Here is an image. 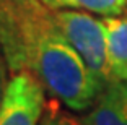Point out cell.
<instances>
[{"label": "cell", "mask_w": 127, "mask_h": 125, "mask_svg": "<svg viewBox=\"0 0 127 125\" xmlns=\"http://www.w3.org/2000/svg\"><path fill=\"white\" fill-rule=\"evenodd\" d=\"M5 60L3 57L0 55V106H2V101H3V96H5V89H7V67H5Z\"/></svg>", "instance_id": "obj_8"}, {"label": "cell", "mask_w": 127, "mask_h": 125, "mask_svg": "<svg viewBox=\"0 0 127 125\" xmlns=\"http://www.w3.org/2000/svg\"><path fill=\"white\" fill-rule=\"evenodd\" d=\"M39 125H82V124L75 122L73 119H70L68 115L62 114V112L52 110V112H46L42 115Z\"/></svg>", "instance_id": "obj_7"}, {"label": "cell", "mask_w": 127, "mask_h": 125, "mask_svg": "<svg viewBox=\"0 0 127 125\" xmlns=\"http://www.w3.org/2000/svg\"><path fill=\"white\" fill-rule=\"evenodd\" d=\"M56 21L101 88L104 89L111 85L114 80L109 70L104 21L91 16L86 11H78L77 8L56 10Z\"/></svg>", "instance_id": "obj_2"}, {"label": "cell", "mask_w": 127, "mask_h": 125, "mask_svg": "<svg viewBox=\"0 0 127 125\" xmlns=\"http://www.w3.org/2000/svg\"><path fill=\"white\" fill-rule=\"evenodd\" d=\"M127 0H57V8H82L103 16L122 15Z\"/></svg>", "instance_id": "obj_6"}, {"label": "cell", "mask_w": 127, "mask_h": 125, "mask_svg": "<svg viewBox=\"0 0 127 125\" xmlns=\"http://www.w3.org/2000/svg\"><path fill=\"white\" fill-rule=\"evenodd\" d=\"M41 2H44V3L49 5L51 8H56L57 7V0H41Z\"/></svg>", "instance_id": "obj_9"}, {"label": "cell", "mask_w": 127, "mask_h": 125, "mask_svg": "<svg viewBox=\"0 0 127 125\" xmlns=\"http://www.w3.org/2000/svg\"><path fill=\"white\" fill-rule=\"evenodd\" d=\"M88 110L82 125H127V81L108 85Z\"/></svg>", "instance_id": "obj_4"}, {"label": "cell", "mask_w": 127, "mask_h": 125, "mask_svg": "<svg viewBox=\"0 0 127 125\" xmlns=\"http://www.w3.org/2000/svg\"><path fill=\"white\" fill-rule=\"evenodd\" d=\"M0 49L11 72H30L75 112L88 110L103 88L41 0H0Z\"/></svg>", "instance_id": "obj_1"}, {"label": "cell", "mask_w": 127, "mask_h": 125, "mask_svg": "<svg viewBox=\"0 0 127 125\" xmlns=\"http://www.w3.org/2000/svg\"><path fill=\"white\" fill-rule=\"evenodd\" d=\"M108 60L114 81H127V16H104Z\"/></svg>", "instance_id": "obj_5"}, {"label": "cell", "mask_w": 127, "mask_h": 125, "mask_svg": "<svg viewBox=\"0 0 127 125\" xmlns=\"http://www.w3.org/2000/svg\"><path fill=\"white\" fill-rule=\"evenodd\" d=\"M44 86L30 72L8 80L0 106V125H39L44 110Z\"/></svg>", "instance_id": "obj_3"}]
</instances>
